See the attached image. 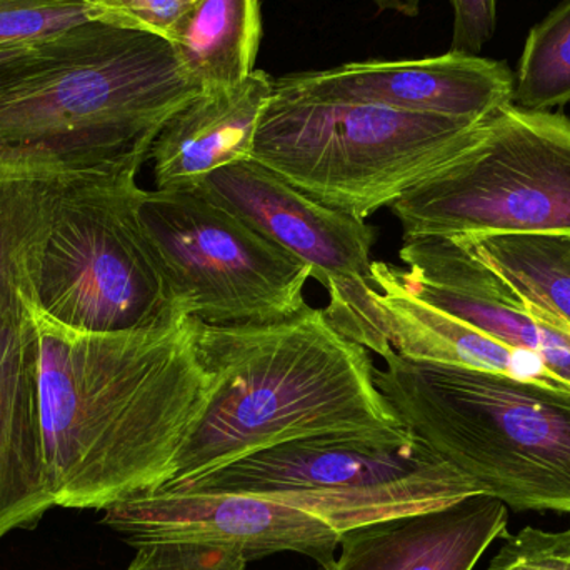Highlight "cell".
I'll return each instance as SVG.
<instances>
[{"instance_id":"14","label":"cell","mask_w":570,"mask_h":570,"mask_svg":"<svg viewBox=\"0 0 570 570\" xmlns=\"http://www.w3.org/2000/svg\"><path fill=\"white\" fill-rule=\"evenodd\" d=\"M509 508L475 494L429 511L342 532L328 570H472L489 546L508 535Z\"/></svg>"},{"instance_id":"11","label":"cell","mask_w":570,"mask_h":570,"mask_svg":"<svg viewBox=\"0 0 570 570\" xmlns=\"http://www.w3.org/2000/svg\"><path fill=\"white\" fill-rule=\"evenodd\" d=\"M514 72L502 60L451 52L417 60H367L274 80V96L305 102L364 104L482 122L512 104Z\"/></svg>"},{"instance_id":"9","label":"cell","mask_w":570,"mask_h":570,"mask_svg":"<svg viewBox=\"0 0 570 570\" xmlns=\"http://www.w3.org/2000/svg\"><path fill=\"white\" fill-rule=\"evenodd\" d=\"M140 219L186 317L257 324L304 308L311 266L200 190H146Z\"/></svg>"},{"instance_id":"4","label":"cell","mask_w":570,"mask_h":570,"mask_svg":"<svg viewBox=\"0 0 570 570\" xmlns=\"http://www.w3.org/2000/svg\"><path fill=\"white\" fill-rule=\"evenodd\" d=\"M375 385L399 421L512 511L570 514V391L389 352Z\"/></svg>"},{"instance_id":"20","label":"cell","mask_w":570,"mask_h":570,"mask_svg":"<svg viewBox=\"0 0 570 570\" xmlns=\"http://www.w3.org/2000/svg\"><path fill=\"white\" fill-rule=\"evenodd\" d=\"M570 102V0H562L525 39L512 104L551 112Z\"/></svg>"},{"instance_id":"19","label":"cell","mask_w":570,"mask_h":570,"mask_svg":"<svg viewBox=\"0 0 570 570\" xmlns=\"http://www.w3.org/2000/svg\"><path fill=\"white\" fill-rule=\"evenodd\" d=\"M452 239L494 271L515 294L570 324V234H498Z\"/></svg>"},{"instance_id":"5","label":"cell","mask_w":570,"mask_h":570,"mask_svg":"<svg viewBox=\"0 0 570 570\" xmlns=\"http://www.w3.org/2000/svg\"><path fill=\"white\" fill-rule=\"evenodd\" d=\"M142 164L60 177L33 304L67 327L134 332L169 327L180 314L140 219Z\"/></svg>"},{"instance_id":"7","label":"cell","mask_w":570,"mask_h":570,"mask_svg":"<svg viewBox=\"0 0 570 570\" xmlns=\"http://www.w3.org/2000/svg\"><path fill=\"white\" fill-rule=\"evenodd\" d=\"M478 124L273 96L253 159L317 203L365 220L448 163Z\"/></svg>"},{"instance_id":"25","label":"cell","mask_w":570,"mask_h":570,"mask_svg":"<svg viewBox=\"0 0 570 570\" xmlns=\"http://www.w3.org/2000/svg\"><path fill=\"white\" fill-rule=\"evenodd\" d=\"M452 7L451 50L479 53L498 27V0H449Z\"/></svg>"},{"instance_id":"15","label":"cell","mask_w":570,"mask_h":570,"mask_svg":"<svg viewBox=\"0 0 570 570\" xmlns=\"http://www.w3.org/2000/svg\"><path fill=\"white\" fill-rule=\"evenodd\" d=\"M274 96L269 73L203 90L177 110L154 140L156 190H190L216 170L253 159L261 120Z\"/></svg>"},{"instance_id":"6","label":"cell","mask_w":570,"mask_h":570,"mask_svg":"<svg viewBox=\"0 0 570 570\" xmlns=\"http://www.w3.org/2000/svg\"><path fill=\"white\" fill-rule=\"evenodd\" d=\"M157 489L271 499L322 519L338 534L484 492L404 425L295 439Z\"/></svg>"},{"instance_id":"21","label":"cell","mask_w":570,"mask_h":570,"mask_svg":"<svg viewBox=\"0 0 570 570\" xmlns=\"http://www.w3.org/2000/svg\"><path fill=\"white\" fill-rule=\"evenodd\" d=\"M87 19L86 0H0V47L33 42Z\"/></svg>"},{"instance_id":"23","label":"cell","mask_w":570,"mask_h":570,"mask_svg":"<svg viewBox=\"0 0 570 570\" xmlns=\"http://www.w3.org/2000/svg\"><path fill=\"white\" fill-rule=\"evenodd\" d=\"M126 570H246L243 551L203 542H150L137 546Z\"/></svg>"},{"instance_id":"10","label":"cell","mask_w":570,"mask_h":570,"mask_svg":"<svg viewBox=\"0 0 570 570\" xmlns=\"http://www.w3.org/2000/svg\"><path fill=\"white\" fill-rule=\"evenodd\" d=\"M104 524L137 548L150 542H203L243 551L247 562L297 552L328 570L341 534L301 509L233 492L150 489L104 511Z\"/></svg>"},{"instance_id":"16","label":"cell","mask_w":570,"mask_h":570,"mask_svg":"<svg viewBox=\"0 0 570 570\" xmlns=\"http://www.w3.org/2000/svg\"><path fill=\"white\" fill-rule=\"evenodd\" d=\"M56 508L39 421L37 337L29 312L0 324V541Z\"/></svg>"},{"instance_id":"17","label":"cell","mask_w":570,"mask_h":570,"mask_svg":"<svg viewBox=\"0 0 570 570\" xmlns=\"http://www.w3.org/2000/svg\"><path fill=\"white\" fill-rule=\"evenodd\" d=\"M263 39L261 0H194L169 43L199 89L234 86L256 70Z\"/></svg>"},{"instance_id":"13","label":"cell","mask_w":570,"mask_h":570,"mask_svg":"<svg viewBox=\"0 0 570 570\" xmlns=\"http://www.w3.org/2000/svg\"><path fill=\"white\" fill-rule=\"evenodd\" d=\"M196 189L308 264L324 287L371 274L375 227L317 203L257 160L223 167Z\"/></svg>"},{"instance_id":"26","label":"cell","mask_w":570,"mask_h":570,"mask_svg":"<svg viewBox=\"0 0 570 570\" xmlns=\"http://www.w3.org/2000/svg\"><path fill=\"white\" fill-rule=\"evenodd\" d=\"M382 12H397L402 16L415 17L421 12L424 0H371Z\"/></svg>"},{"instance_id":"2","label":"cell","mask_w":570,"mask_h":570,"mask_svg":"<svg viewBox=\"0 0 570 570\" xmlns=\"http://www.w3.org/2000/svg\"><path fill=\"white\" fill-rule=\"evenodd\" d=\"M200 92L166 39L79 23L0 60V167L144 166L167 120Z\"/></svg>"},{"instance_id":"8","label":"cell","mask_w":570,"mask_h":570,"mask_svg":"<svg viewBox=\"0 0 570 570\" xmlns=\"http://www.w3.org/2000/svg\"><path fill=\"white\" fill-rule=\"evenodd\" d=\"M391 209L404 239L570 234V119L502 107Z\"/></svg>"},{"instance_id":"1","label":"cell","mask_w":570,"mask_h":570,"mask_svg":"<svg viewBox=\"0 0 570 570\" xmlns=\"http://www.w3.org/2000/svg\"><path fill=\"white\" fill-rule=\"evenodd\" d=\"M37 337L43 464L56 508L106 511L159 488L206 411L214 379L196 318L134 332H83L26 302Z\"/></svg>"},{"instance_id":"22","label":"cell","mask_w":570,"mask_h":570,"mask_svg":"<svg viewBox=\"0 0 570 570\" xmlns=\"http://www.w3.org/2000/svg\"><path fill=\"white\" fill-rule=\"evenodd\" d=\"M194 0H86L87 19L116 29L150 33L169 42Z\"/></svg>"},{"instance_id":"3","label":"cell","mask_w":570,"mask_h":570,"mask_svg":"<svg viewBox=\"0 0 570 570\" xmlns=\"http://www.w3.org/2000/svg\"><path fill=\"white\" fill-rule=\"evenodd\" d=\"M196 344L214 379L213 397L159 488L295 439L402 428L375 385L367 348L321 308L305 304L291 317L257 324L196 318Z\"/></svg>"},{"instance_id":"18","label":"cell","mask_w":570,"mask_h":570,"mask_svg":"<svg viewBox=\"0 0 570 570\" xmlns=\"http://www.w3.org/2000/svg\"><path fill=\"white\" fill-rule=\"evenodd\" d=\"M69 173L0 167V324L26 314L52 220L60 177Z\"/></svg>"},{"instance_id":"24","label":"cell","mask_w":570,"mask_h":570,"mask_svg":"<svg viewBox=\"0 0 570 570\" xmlns=\"http://www.w3.org/2000/svg\"><path fill=\"white\" fill-rule=\"evenodd\" d=\"M504 539L485 570H570V525L564 531L528 525Z\"/></svg>"},{"instance_id":"12","label":"cell","mask_w":570,"mask_h":570,"mask_svg":"<svg viewBox=\"0 0 570 570\" xmlns=\"http://www.w3.org/2000/svg\"><path fill=\"white\" fill-rule=\"evenodd\" d=\"M394 266L405 291L511 347L539 355L570 385V324L515 294L455 239L407 237Z\"/></svg>"}]
</instances>
